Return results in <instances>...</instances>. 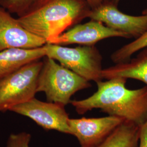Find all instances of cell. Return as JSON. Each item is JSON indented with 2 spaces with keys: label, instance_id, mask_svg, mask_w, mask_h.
I'll return each instance as SVG.
<instances>
[{
  "label": "cell",
  "instance_id": "6da1fadb",
  "mask_svg": "<svg viewBox=\"0 0 147 147\" xmlns=\"http://www.w3.org/2000/svg\"><path fill=\"white\" fill-rule=\"evenodd\" d=\"M127 79L117 78L96 82L98 89L88 98L70 103L79 115L100 109L109 116L121 117L141 126L147 121V86L127 88Z\"/></svg>",
  "mask_w": 147,
  "mask_h": 147
},
{
  "label": "cell",
  "instance_id": "7a4b0ae2",
  "mask_svg": "<svg viewBox=\"0 0 147 147\" xmlns=\"http://www.w3.org/2000/svg\"><path fill=\"white\" fill-rule=\"evenodd\" d=\"M91 9L86 0H40L18 19L27 30L47 43L88 18Z\"/></svg>",
  "mask_w": 147,
  "mask_h": 147
},
{
  "label": "cell",
  "instance_id": "3957f363",
  "mask_svg": "<svg viewBox=\"0 0 147 147\" xmlns=\"http://www.w3.org/2000/svg\"><path fill=\"white\" fill-rule=\"evenodd\" d=\"M38 76L37 93L44 92L47 101L66 106L76 92L89 88L90 81L62 66L52 58H43Z\"/></svg>",
  "mask_w": 147,
  "mask_h": 147
},
{
  "label": "cell",
  "instance_id": "277c9868",
  "mask_svg": "<svg viewBox=\"0 0 147 147\" xmlns=\"http://www.w3.org/2000/svg\"><path fill=\"white\" fill-rule=\"evenodd\" d=\"M45 57L52 58L89 81L102 80V57L95 46L70 47L47 43L44 45Z\"/></svg>",
  "mask_w": 147,
  "mask_h": 147
},
{
  "label": "cell",
  "instance_id": "5b68a950",
  "mask_svg": "<svg viewBox=\"0 0 147 147\" xmlns=\"http://www.w3.org/2000/svg\"><path fill=\"white\" fill-rule=\"evenodd\" d=\"M43 61L29 63L0 80V112L35 97Z\"/></svg>",
  "mask_w": 147,
  "mask_h": 147
},
{
  "label": "cell",
  "instance_id": "8992f818",
  "mask_svg": "<svg viewBox=\"0 0 147 147\" xmlns=\"http://www.w3.org/2000/svg\"><path fill=\"white\" fill-rule=\"evenodd\" d=\"M9 111L31 119L45 130L71 135L69 125L70 118L65 110V106L44 102L34 97L12 107Z\"/></svg>",
  "mask_w": 147,
  "mask_h": 147
},
{
  "label": "cell",
  "instance_id": "52a82bcc",
  "mask_svg": "<svg viewBox=\"0 0 147 147\" xmlns=\"http://www.w3.org/2000/svg\"><path fill=\"white\" fill-rule=\"evenodd\" d=\"M90 19L100 21L106 26L126 34L130 38H138L147 31V16H130L118 8L112 0L92 8Z\"/></svg>",
  "mask_w": 147,
  "mask_h": 147
},
{
  "label": "cell",
  "instance_id": "ba28073f",
  "mask_svg": "<svg viewBox=\"0 0 147 147\" xmlns=\"http://www.w3.org/2000/svg\"><path fill=\"white\" fill-rule=\"evenodd\" d=\"M125 119L116 116L101 118H69L71 135L76 137L81 147H96L104 142Z\"/></svg>",
  "mask_w": 147,
  "mask_h": 147
},
{
  "label": "cell",
  "instance_id": "9c48e42d",
  "mask_svg": "<svg viewBox=\"0 0 147 147\" xmlns=\"http://www.w3.org/2000/svg\"><path fill=\"white\" fill-rule=\"evenodd\" d=\"M116 37L129 39L125 34L109 28L100 21L90 19L84 24H76L47 43L64 46L79 44L91 47L103 39Z\"/></svg>",
  "mask_w": 147,
  "mask_h": 147
},
{
  "label": "cell",
  "instance_id": "30bf717a",
  "mask_svg": "<svg viewBox=\"0 0 147 147\" xmlns=\"http://www.w3.org/2000/svg\"><path fill=\"white\" fill-rule=\"evenodd\" d=\"M47 42L27 30L18 18L0 5V51L11 48L34 49Z\"/></svg>",
  "mask_w": 147,
  "mask_h": 147
},
{
  "label": "cell",
  "instance_id": "8fae6325",
  "mask_svg": "<svg viewBox=\"0 0 147 147\" xmlns=\"http://www.w3.org/2000/svg\"><path fill=\"white\" fill-rule=\"evenodd\" d=\"M45 57L44 46L34 49L11 48L0 51V80L27 64Z\"/></svg>",
  "mask_w": 147,
  "mask_h": 147
},
{
  "label": "cell",
  "instance_id": "7c38bea8",
  "mask_svg": "<svg viewBox=\"0 0 147 147\" xmlns=\"http://www.w3.org/2000/svg\"><path fill=\"white\" fill-rule=\"evenodd\" d=\"M135 58L104 68L101 72L103 79L117 78L139 80L147 86V47L142 49Z\"/></svg>",
  "mask_w": 147,
  "mask_h": 147
},
{
  "label": "cell",
  "instance_id": "4fadbf2b",
  "mask_svg": "<svg viewBox=\"0 0 147 147\" xmlns=\"http://www.w3.org/2000/svg\"><path fill=\"white\" fill-rule=\"evenodd\" d=\"M140 126L125 121L106 140L96 147H137Z\"/></svg>",
  "mask_w": 147,
  "mask_h": 147
},
{
  "label": "cell",
  "instance_id": "5bb4252c",
  "mask_svg": "<svg viewBox=\"0 0 147 147\" xmlns=\"http://www.w3.org/2000/svg\"><path fill=\"white\" fill-rule=\"evenodd\" d=\"M142 14L147 16V8L142 11ZM147 47V31L142 36L117 49L112 53L111 59L115 64L128 61L132 55Z\"/></svg>",
  "mask_w": 147,
  "mask_h": 147
},
{
  "label": "cell",
  "instance_id": "9a60e30c",
  "mask_svg": "<svg viewBox=\"0 0 147 147\" xmlns=\"http://www.w3.org/2000/svg\"><path fill=\"white\" fill-rule=\"evenodd\" d=\"M40 0H0V5L11 14L20 17L37 4Z\"/></svg>",
  "mask_w": 147,
  "mask_h": 147
},
{
  "label": "cell",
  "instance_id": "2e32d148",
  "mask_svg": "<svg viewBox=\"0 0 147 147\" xmlns=\"http://www.w3.org/2000/svg\"><path fill=\"white\" fill-rule=\"evenodd\" d=\"M31 135L26 132L12 134L7 140L5 147H30Z\"/></svg>",
  "mask_w": 147,
  "mask_h": 147
},
{
  "label": "cell",
  "instance_id": "e0dca14e",
  "mask_svg": "<svg viewBox=\"0 0 147 147\" xmlns=\"http://www.w3.org/2000/svg\"><path fill=\"white\" fill-rule=\"evenodd\" d=\"M137 147H147V121L140 126L139 142Z\"/></svg>",
  "mask_w": 147,
  "mask_h": 147
},
{
  "label": "cell",
  "instance_id": "ac0fdd59",
  "mask_svg": "<svg viewBox=\"0 0 147 147\" xmlns=\"http://www.w3.org/2000/svg\"><path fill=\"white\" fill-rule=\"evenodd\" d=\"M89 4L91 8H94L109 0H86Z\"/></svg>",
  "mask_w": 147,
  "mask_h": 147
},
{
  "label": "cell",
  "instance_id": "d6986e66",
  "mask_svg": "<svg viewBox=\"0 0 147 147\" xmlns=\"http://www.w3.org/2000/svg\"><path fill=\"white\" fill-rule=\"evenodd\" d=\"M112 1H113L115 3H116V5H118V4H119V2L120 0H112Z\"/></svg>",
  "mask_w": 147,
  "mask_h": 147
}]
</instances>
